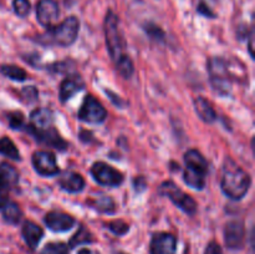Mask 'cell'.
<instances>
[{"label": "cell", "instance_id": "6da1fadb", "mask_svg": "<svg viewBox=\"0 0 255 254\" xmlns=\"http://www.w3.org/2000/svg\"><path fill=\"white\" fill-rule=\"evenodd\" d=\"M222 191L232 199H242L252 186V178L248 172L239 167L233 159L227 158L222 173Z\"/></svg>", "mask_w": 255, "mask_h": 254}, {"label": "cell", "instance_id": "7a4b0ae2", "mask_svg": "<svg viewBox=\"0 0 255 254\" xmlns=\"http://www.w3.org/2000/svg\"><path fill=\"white\" fill-rule=\"evenodd\" d=\"M79 30L80 20L76 16H69L60 24L50 27L46 34L39 37V41L46 45H57L62 47L70 46L76 41Z\"/></svg>", "mask_w": 255, "mask_h": 254}, {"label": "cell", "instance_id": "3957f363", "mask_svg": "<svg viewBox=\"0 0 255 254\" xmlns=\"http://www.w3.org/2000/svg\"><path fill=\"white\" fill-rule=\"evenodd\" d=\"M104 30L110 55L115 64H120L128 56L125 54V40L120 31V19L112 10H109L105 16Z\"/></svg>", "mask_w": 255, "mask_h": 254}, {"label": "cell", "instance_id": "277c9868", "mask_svg": "<svg viewBox=\"0 0 255 254\" xmlns=\"http://www.w3.org/2000/svg\"><path fill=\"white\" fill-rule=\"evenodd\" d=\"M208 71L214 91L224 96L231 94L232 76L228 71L226 60L221 57H212L208 61Z\"/></svg>", "mask_w": 255, "mask_h": 254}, {"label": "cell", "instance_id": "5b68a950", "mask_svg": "<svg viewBox=\"0 0 255 254\" xmlns=\"http://www.w3.org/2000/svg\"><path fill=\"white\" fill-rule=\"evenodd\" d=\"M159 193L162 196L167 197L172 201V203L176 204L179 209L184 212L187 214H194L197 211V203L191 196H188L187 193H184L181 188H179L177 184H174L173 182L167 181L163 182L159 187Z\"/></svg>", "mask_w": 255, "mask_h": 254}, {"label": "cell", "instance_id": "8992f818", "mask_svg": "<svg viewBox=\"0 0 255 254\" xmlns=\"http://www.w3.org/2000/svg\"><path fill=\"white\" fill-rule=\"evenodd\" d=\"M91 174L97 183L106 187H119L124 182V174L105 162L92 164Z\"/></svg>", "mask_w": 255, "mask_h": 254}, {"label": "cell", "instance_id": "52a82bcc", "mask_svg": "<svg viewBox=\"0 0 255 254\" xmlns=\"http://www.w3.org/2000/svg\"><path fill=\"white\" fill-rule=\"evenodd\" d=\"M106 116L107 111L101 102L91 95L86 96L79 111V119L87 124H101L106 120Z\"/></svg>", "mask_w": 255, "mask_h": 254}, {"label": "cell", "instance_id": "ba28073f", "mask_svg": "<svg viewBox=\"0 0 255 254\" xmlns=\"http://www.w3.org/2000/svg\"><path fill=\"white\" fill-rule=\"evenodd\" d=\"M32 166L35 171L39 174L45 177L55 176L59 173V167H57L56 158L54 153L49 151H36L32 154Z\"/></svg>", "mask_w": 255, "mask_h": 254}, {"label": "cell", "instance_id": "9c48e42d", "mask_svg": "<svg viewBox=\"0 0 255 254\" xmlns=\"http://www.w3.org/2000/svg\"><path fill=\"white\" fill-rule=\"evenodd\" d=\"M244 237H246V229L241 221L228 222L224 227V242L228 249L239 251L243 248Z\"/></svg>", "mask_w": 255, "mask_h": 254}, {"label": "cell", "instance_id": "30bf717a", "mask_svg": "<svg viewBox=\"0 0 255 254\" xmlns=\"http://www.w3.org/2000/svg\"><path fill=\"white\" fill-rule=\"evenodd\" d=\"M60 15L59 5L55 0H40L36 5V17L37 21L42 26L52 27L57 21Z\"/></svg>", "mask_w": 255, "mask_h": 254}, {"label": "cell", "instance_id": "8fae6325", "mask_svg": "<svg viewBox=\"0 0 255 254\" xmlns=\"http://www.w3.org/2000/svg\"><path fill=\"white\" fill-rule=\"evenodd\" d=\"M177 239L171 233H157L152 237L149 253L151 254H176Z\"/></svg>", "mask_w": 255, "mask_h": 254}, {"label": "cell", "instance_id": "7c38bea8", "mask_svg": "<svg viewBox=\"0 0 255 254\" xmlns=\"http://www.w3.org/2000/svg\"><path fill=\"white\" fill-rule=\"evenodd\" d=\"M54 114L49 109H37L30 115V132L32 134L47 131L52 127Z\"/></svg>", "mask_w": 255, "mask_h": 254}, {"label": "cell", "instance_id": "4fadbf2b", "mask_svg": "<svg viewBox=\"0 0 255 254\" xmlns=\"http://www.w3.org/2000/svg\"><path fill=\"white\" fill-rule=\"evenodd\" d=\"M45 224L54 232H67L75 226V219L62 212H49L44 218Z\"/></svg>", "mask_w": 255, "mask_h": 254}, {"label": "cell", "instance_id": "5bb4252c", "mask_svg": "<svg viewBox=\"0 0 255 254\" xmlns=\"http://www.w3.org/2000/svg\"><path fill=\"white\" fill-rule=\"evenodd\" d=\"M208 169L201 168V167H193V166H186V171H184V182L187 186L194 189H201L204 188L206 186V176Z\"/></svg>", "mask_w": 255, "mask_h": 254}, {"label": "cell", "instance_id": "9a60e30c", "mask_svg": "<svg viewBox=\"0 0 255 254\" xmlns=\"http://www.w3.org/2000/svg\"><path fill=\"white\" fill-rule=\"evenodd\" d=\"M22 237H24L25 242L29 246L30 249H36V247L39 246L40 241L44 237V231H42L41 227L37 226L36 223L31 221H26L22 226Z\"/></svg>", "mask_w": 255, "mask_h": 254}, {"label": "cell", "instance_id": "2e32d148", "mask_svg": "<svg viewBox=\"0 0 255 254\" xmlns=\"http://www.w3.org/2000/svg\"><path fill=\"white\" fill-rule=\"evenodd\" d=\"M60 186L69 193H79L84 189L85 179L81 174L76 172H65L60 178Z\"/></svg>", "mask_w": 255, "mask_h": 254}, {"label": "cell", "instance_id": "e0dca14e", "mask_svg": "<svg viewBox=\"0 0 255 254\" xmlns=\"http://www.w3.org/2000/svg\"><path fill=\"white\" fill-rule=\"evenodd\" d=\"M19 182V173L11 164L2 162L0 163V188L9 189L15 187Z\"/></svg>", "mask_w": 255, "mask_h": 254}, {"label": "cell", "instance_id": "ac0fdd59", "mask_svg": "<svg viewBox=\"0 0 255 254\" xmlns=\"http://www.w3.org/2000/svg\"><path fill=\"white\" fill-rule=\"evenodd\" d=\"M34 136L37 141H40L41 143H44V144H47V146L54 147V148H57V149L67 148L66 147L67 143L61 138V136L59 134V132H57L54 127L49 128L47 131L35 133Z\"/></svg>", "mask_w": 255, "mask_h": 254}, {"label": "cell", "instance_id": "d6986e66", "mask_svg": "<svg viewBox=\"0 0 255 254\" xmlns=\"http://www.w3.org/2000/svg\"><path fill=\"white\" fill-rule=\"evenodd\" d=\"M84 81H82L80 77H69V79H65L64 81H62L61 86H60V100H61L62 102L67 101V100L71 99L76 92H79L80 90L84 89Z\"/></svg>", "mask_w": 255, "mask_h": 254}, {"label": "cell", "instance_id": "ffe728a7", "mask_svg": "<svg viewBox=\"0 0 255 254\" xmlns=\"http://www.w3.org/2000/svg\"><path fill=\"white\" fill-rule=\"evenodd\" d=\"M194 109L201 120H203L207 124H212L217 120V112L213 109V105L204 97L199 96L194 100Z\"/></svg>", "mask_w": 255, "mask_h": 254}, {"label": "cell", "instance_id": "44dd1931", "mask_svg": "<svg viewBox=\"0 0 255 254\" xmlns=\"http://www.w3.org/2000/svg\"><path fill=\"white\" fill-rule=\"evenodd\" d=\"M2 217L4 221L9 224H17L22 217V212L19 204L15 202H7L2 208Z\"/></svg>", "mask_w": 255, "mask_h": 254}, {"label": "cell", "instance_id": "7402d4cb", "mask_svg": "<svg viewBox=\"0 0 255 254\" xmlns=\"http://www.w3.org/2000/svg\"><path fill=\"white\" fill-rule=\"evenodd\" d=\"M0 153H1L2 156L7 157V158L15 159V161H19L20 159L19 149L15 146L14 142L6 136L0 138Z\"/></svg>", "mask_w": 255, "mask_h": 254}, {"label": "cell", "instance_id": "603a6c76", "mask_svg": "<svg viewBox=\"0 0 255 254\" xmlns=\"http://www.w3.org/2000/svg\"><path fill=\"white\" fill-rule=\"evenodd\" d=\"M0 72L7 79L14 80V81H24L27 79L26 71L22 70L21 67L15 66V65H2L0 67Z\"/></svg>", "mask_w": 255, "mask_h": 254}, {"label": "cell", "instance_id": "cb8c5ba5", "mask_svg": "<svg viewBox=\"0 0 255 254\" xmlns=\"http://www.w3.org/2000/svg\"><path fill=\"white\" fill-rule=\"evenodd\" d=\"M94 242L92 234L85 227H80L79 231L75 233V236L70 239L69 248H76V247L82 246V244H90Z\"/></svg>", "mask_w": 255, "mask_h": 254}, {"label": "cell", "instance_id": "d4e9b609", "mask_svg": "<svg viewBox=\"0 0 255 254\" xmlns=\"http://www.w3.org/2000/svg\"><path fill=\"white\" fill-rule=\"evenodd\" d=\"M40 254H69V246L65 243H49L44 247Z\"/></svg>", "mask_w": 255, "mask_h": 254}, {"label": "cell", "instance_id": "484cf974", "mask_svg": "<svg viewBox=\"0 0 255 254\" xmlns=\"http://www.w3.org/2000/svg\"><path fill=\"white\" fill-rule=\"evenodd\" d=\"M144 31L147 32V35H148L151 39L156 40V41H164L166 34H164L163 30H162L158 25L153 24V22H147V24L144 25Z\"/></svg>", "mask_w": 255, "mask_h": 254}, {"label": "cell", "instance_id": "4316f807", "mask_svg": "<svg viewBox=\"0 0 255 254\" xmlns=\"http://www.w3.org/2000/svg\"><path fill=\"white\" fill-rule=\"evenodd\" d=\"M14 12L20 17H26L31 11V4L29 0H14L12 1Z\"/></svg>", "mask_w": 255, "mask_h": 254}, {"label": "cell", "instance_id": "83f0119b", "mask_svg": "<svg viewBox=\"0 0 255 254\" xmlns=\"http://www.w3.org/2000/svg\"><path fill=\"white\" fill-rule=\"evenodd\" d=\"M95 208L102 213H114L115 212V203L110 197H101L95 202Z\"/></svg>", "mask_w": 255, "mask_h": 254}, {"label": "cell", "instance_id": "f1b7e54d", "mask_svg": "<svg viewBox=\"0 0 255 254\" xmlns=\"http://www.w3.org/2000/svg\"><path fill=\"white\" fill-rule=\"evenodd\" d=\"M106 226L116 236H124L128 232V224L125 223L124 221H112L107 223Z\"/></svg>", "mask_w": 255, "mask_h": 254}, {"label": "cell", "instance_id": "f546056e", "mask_svg": "<svg viewBox=\"0 0 255 254\" xmlns=\"http://www.w3.org/2000/svg\"><path fill=\"white\" fill-rule=\"evenodd\" d=\"M7 122H9L10 128L19 129L24 125V115L19 111H14L7 115Z\"/></svg>", "mask_w": 255, "mask_h": 254}, {"label": "cell", "instance_id": "4dcf8cb0", "mask_svg": "<svg viewBox=\"0 0 255 254\" xmlns=\"http://www.w3.org/2000/svg\"><path fill=\"white\" fill-rule=\"evenodd\" d=\"M197 11L206 17H212V19H213V17H216V14L212 11L211 7H209L208 5H207V2L203 1V0H201V1H199L198 6H197Z\"/></svg>", "mask_w": 255, "mask_h": 254}, {"label": "cell", "instance_id": "1f68e13d", "mask_svg": "<svg viewBox=\"0 0 255 254\" xmlns=\"http://www.w3.org/2000/svg\"><path fill=\"white\" fill-rule=\"evenodd\" d=\"M22 95H24V97H26L27 102L35 101L37 99V90L34 86H29L22 90Z\"/></svg>", "mask_w": 255, "mask_h": 254}, {"label": "cell", "instance_id": "d6a6232c", "mask_svg": "<svg viewBox=\"0 0 255 254\" xmlns=\"http://www.w3.org/2000/svg\"><path fill=\"white\" fill-rule=\"evenodd\" d=\"M204 254H223V252H222L221 246L217 242H211L206 248Z\"/></svg>", "mask_w": 255, "mask_h": 254}, {"label": "cell", "instance_id": "836d02e7", "mask_svg": "<svg viewBox=\"0 0 255 254\" xmlns=\"http://www.w3.org/2000/svg\"><path fill=\"white\" fill-rule=\"evenodd\" d=\"M7 192L6 189H2L0 188V209L4 208L5 204L7 203Z\"/></svg>", "mask_w": 255, "mask_h": 254}, {"label": "cell", "instance_id": "e575fe53", "mask_svg": "<svg viewBox=\"0 0 255 254\" xmlns=\"http://www.w3.org/2000/svg\"><path fill=\"white\" fill-rule=\"evenodd\" d=\"M146 187V181L142 177H138L137 179H134V189H137L138 192H141L142 189H144Z\"/></svg>", "mask_w": 255, "mask_h": 254}, {"label": "cell", "instance_id": "d590c367", "mask_svg": "<svg viewBox=\"0 0 255 254\" xmlns=\"http://www.w3.org/2000/svg\"><path fill=\"white\" fill-rule=\"evenodd\" d=\"M77 254H100L97 251H92V249H89V248H82L80 249L79 253Z\"/></svg>", "mask_w": 255, "mask_h": 254}, {"label": "cell", "instance_id": "8d00e7d4", "mask_svg": "<svg viewBox=\"0 0 255 254\" xmlns=\"http://www.w3.org/2000/svg\"><path fill=\"white\" fill-rule=\"evenodd\" d=\"M114 254H127V253H124V252H116V253H114Z\"/></svg>", "mask_w": 255, "mask_h": 254}]
</instances>
